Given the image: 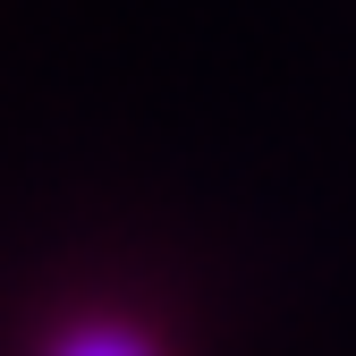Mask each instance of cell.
Masks as SVG:
<instances>
[{
  "mask_svg": "<svg viewBox=\"0 0 356 356\" xmlns=\"http://www.w3.org/2000/svg\"><path fill=\"white\" fill-rule=\"evenodd\" d=\"M51 356H153L136 331H119V323H94V331H68Z\"/></svg>",
  "mask_w": 356,
  "mask_h": 356,
  "instance_id": "6da1fadb",
  "label": "cell"
}]
</instances>
